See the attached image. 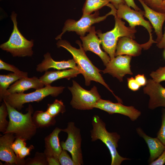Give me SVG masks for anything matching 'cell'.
Listing matches in <instances>:
<instances>
[{"instance_id":"cell-19","label":"cell","mask_w":165,"mask_h":165,"mask_svg":"<svg viewBox=\"0 0 165 165\" xmlns=\"http://www.w3.org/2000/svg\"><path fill=\"white\" fill-rule=\"evenodd\" d=\"M44 86L39 78L35 76L31 78L23 77L9 86L7 90V95L9 94L24 93L31 88L37 90L44 87Z\"/></svg>"},{"instance_id":"cell-32","label":"cell","mask_w":165,"mask_h":165,"mask_svg":"<svg viewBox=\"0 0 165 165\" xmlns=\"http://www.w3.org/2000/svg\"><path fill=\"white\" fill-rule=\"evenodd\" d=\"M58 160L61 165H75V163L66 150L63 149L61 152L59 158Z\"/></svg>"},{"instance_id":"cell-41","label":"cell","mask_w":165,"mask_h":165,"mask_svg":"<svg viewBox=\"0 0 165 165\" xmlns=\"http://www.w3.org/2000/svg\"><path fill=\"white\" fill-rule=\"evenodd\" d=\"M156 46L159 49H165V27L164 32L162 38L160 41L156 44Z\"/></svg>"},{"instance_id":"cell-14","label":"cell","mask_w":165,"mask_h":165,"mask_svg":"<svg viewBox=\"0 0 165 165\" xmlns=\"http://www.w3.org/2000/svg\"><path fill=\"white\" fill-rule=\"evenodd\" d=\"M144 93L149 97L148 107L151 110L159 107L165 108V88L152 79L147 80L143 88Z\"/></svg>"},{"instance_id":"cell-5","label":"cell","mask_w":165,"mask_h":165,"mask_svg":"<svg viewBox=\"0 0 165 165\" xmlns=\"http://www.w3.org/2000/svg\"><path fill=\"white\" fill-rule=\"evenodd\" d=\"M64 88L65 87L62 86H53L48 85L28 94L22 93L9 94L4 97L3 101L20 110L25 103L33 102H38L49 95L57 97L63 92Z\"/></svg>"},{"instance_id":"cell-38","label":"cell","mask_w":165,"mask_h":165,"mask_svg":"<svg viewBox=\"0 0 165 165\" xmlns=\"http://www.w3.org/2000/svg\"><path fill=\"white\" fill-rule=\"evenodd\" d=\"M134 78L141 87L145 86L147 83V80L144 74H138L135 76Z\"/></svg>"},{"instance_id":"cell-15","label":"cell","mask_w":165,"mask_h":165,"mask_svg":"<svg viewBox=\"0 0 165 165\" xmlns=\"http://www.w3.org/2000/svg\"><path fill=\"white\" fill-rule=\"evenodd\" d=\"M86 36H80L82 42V47L86 52L89 51L97 55L101 59L104 65L106 66L111 58L108 54L101 49L100 45L101 41L97 35L94 26L92 27Z\"/></svg>"},{"instance_id":"cell-22","label":"cell","mask_w":165,"mask_h":165,"mask_svg":"<svg viewBox=\"0 0 165 165\" xmlns=\"http://www.w3.org/2000/svg\"><path fill=\"white\" fill-rule=\"evenodd\" d=\"M81 74L79 69L70 68L57 71H47L39 79L45 86L50 85L55 81L61 79H66L68 80L76 77Z\"/></svg>"},{"instance_id":"cell-29","label":"cell","mask_w":165,"mask_h":165,"mask_svg":"<svg viewBox=\"0 0 165 165\" xmlns=\"http://www.w3.org/2000/svg\"><path fill=\"white\" fill-rule=\"evenodd\" d=\"M0 69L9 71L23 77H28V73L20 70L13 65L5 62L0 60Z\"/></svg>"},{"instance_id":"cell-31","label":"cell","mask_w":165,"mask_h":165,"mask_svg":"<svg viewBox=\"0 0 165 165\" xmlns=\"http://www.w3.org/2000/svg\"><path fill=\"white\" fill-rule=\"evenodd\" d=\"M149 7L154 10L161 12L165 13L162 5V0H143Z\"/></svg>"},{"instance_id":"cell-1","label":"cell","mask_w":165,"mask_h":165,"mask_svg":"<svg viewBox=\"0 0 165 165\" xmlns=\"http://www.w3.org/2000/svg\"><path fill=\"white\" fill-rule=\"evenodd\" d=\"M76 43L79 46V49L73 47L69 42L65 40L60 39L57 45L58 48H65L72 55L81 74L84 77L86 86L90 85L92 81L99 83L111 92L118 102H122V100L115 94L106 83L100 73L101 70L95 66L87 57L80 42L77 40Z\"/></svg>"},{"instance_id":"cell-6","label":"cell","mask_w":165,"mask_h":165,"mask_svg":"<svg viewBox=\"0 0 165 165\" xmlns=\"http://www.w3.org/2000/svg\"><path fill=\"white\" fill-rule=\"evenodd\" d=\"M16 16L14 12L12 13L11 18L13 22V30L9 40L1 45L0 48L9 52L14 57L31 56L33 53V40H27L20 33L17 27Z\"/></svg>"},{"instance_id":"cell-26","label":"cell","mask_w":165,"mask_h":165,"mask_svg":"<svg viewBox=\"0 0 165 165\" xmlns=\"http://www.w3.org/2000/svg\"><path fill=\"white\" fill-rule=\"evenodd\" d=\"M66 111L65 106L61 100L55 99L52 104H48L46 111L51 116L55 117L60 113Z\"/></svg>"},{"instance_id":"cell-20","label":"cell","mask_w":165,"mask_h":165,"mask_svg":"<svg viewBox=\"0 0 165 165\" xmlns=\"http://www.w3.org/2000/svg\"><path fill=\"white\" fill-rule=\"evenodd\" d=\"M138 134L145 141L148 146L150 153L149 163L157 159L165 149V145L157 138H152L147 135L140 127L137 128Z\"/></svg>"},{"instance_id":"cell-13","label":"cell","mask_w":165,"mask_h":165,"mask_svg":"<svg viewBox=\"0 0 165 165\" xmlns=\"http://www.w3.org/2000/svg\"><path fill=\"white\" fill-rule=\"evenodd\" d=\"M3 134L0 138V160L8 164L25 165V160L17 157L12 148L15 136L11 133Z\"/></svg>"},{"instance_id":"cell-10","label":"cell","mask_w":165,"mask_h":165,"mask_svg":"<svg viewBox=\"0 0 165 165\" xmlns=\"http://www.w3.org/2000/svg\"><path fill=\"white\" fill-rule=\"evenodd\" d=\"M116 14L119 18L126 20L129 24V27L135 28L136 26H141L144 27L148 31L149 35L148 41L147 42L151 47L154 43H157L153 39L152 32V27L150 22L144 18L145 11H136L131 9L126 3L119 5L116 10Z\"/></svg>"},{"instance_id":"cell-17","label":"cell","mask_w":165,"mask_h":165,"mask_svg":"<svg viewBox=\"0 0 165 165\" xmlns=\"http://www.w3.org/2000/svg\"><path fill=\"white\" fill-rule=\"evenodd\" d=\"M142 5L145 11L144 16L148 18L154 28L157 36L156 44L162 38V27L165 21V13L156 11L147 6L143 0H138Z\"/></svg>"},{"instance_id":"cell-39","label":"cell","mask_w":165,"mask_h":165,"mask_svg":"<svg viewBox=\"0 0 165 165\" xmlns=\"http://www.w3.org/2000/svg\"><path fill=\"white\" fill-rule=\"evenodd\" d=\"M126 4L130 7H132L136 11H139L141 9L136 4L134 0H124Z\"/></svg>"},{"instance_id":"cell-37","label":"cell","mask_w":165,"mask_h":165,"mask_svg":"<svg viewBox=\"0 0 165 165\" xmlns=\"http://www.w3.org/2000/svg\"><path fill=\"white\" fill-rule=\"evenodd\" d=\"M165 163V149L156 160L149 163V165H163Z\"/></svg>"},{"instance_id":"cell-36","label":"cell","mask_w":165,"mask_h":165,"mask_svg":"<svg viewBox=\"0 0 165 165\" xmlns=\"http://www.w3.org/2000/svg\"><path fill=\"white\" fill-rule=\"evenodd\" d=\"M34 148V146L32 145H30L28 147L26 146H24L20 151L18 157L21 159H24L25 156L30 154V152Z\"/></svg>"},{"instance_id":"cell-23","label":"cell","mask_w":165,"mask_h":165,"mask_svg":"<svg viewBox=\"0 0 165 165\" xmlns=\"http://www.w3.org/2000/svg\"><path fill=\"white\" fill-rule=\"evenodd\" d=\"M32 119L37 128L48 127L54 125L56 122L55 117L46 111H35L33 114Z\"/></svg>"},{"instance_id":"cell-11","label":"cell","mask_w":165,"mask_h":165,"mask_svg":"<svg viewBox=\"0 0 165 165\" xmlns=\"http://www.w3.org/2000/svg\"><path fill=\"white\" fill-rule=\"evenodd\" d=\"M132 57L127 55H120L111 59L102 71L103 73L108 74L116 78L120 82L123 81V77L127 74H133L130 63Z\"/></svg>"},{"instance_id":"cell-34","label":"cell","mask_w":165,"mask_h":165,"mask_svg":"<svg viewBox=\"0 0 165 165\" xmlns=\"http://www.w3.org/2000/svg\"><path fill=\"white\" fill-rule=\"evenodd\" d=\"M26 140L20 138H16L12 145V148L15 153L18 157V154L20 150L26 145Z\"/></svg>"},{"instance_id":"cell-7","label":"cell","mask_w":165,"mask_h":165,"mask_svg":"<svg viewBox=\"0 0 165 165\" xmlns=\"http://www.w3.org/2000/svg\"><path fill=\"white\" fill-rule=\"evenodd\" d=\"M107 6L110 8L111 10L105 16H99V13L97 11L93 14L82 15L81 18L77 21L70 19L67 20L62 32L56 37V39H61L62 35L66 31H75L80 36H84L89 32L93 24L104 20L109 15L116 16L117 9L115 6L110 3Z\"/></svg>"},{"instance_id":"cell-12","label":"cell","mask_w":165,"mask_h":165,"mask_svg":"<svg viewBox=\"0 0 165 165\" xmlns=\"http://www.w3.org/2000/svg\"><path fill=\"white\" fill-rule=\"evenodd\" d=\"M120 102L115 103L109 100L101 99L98 101L94 108L104 111L109 114H120L127 116L132 121L138 119L141 115V112L132 106L124 105Z\"/></svg>"},{"instance_id":"cell-30","label":"cell","mask_w":165,"mask_h":165,"mask_svg":"<svg viewBox=\"0 0 165 165\" xmlns=\"http://www.w3.org/2000/svg\"><path fill=\"white\" fill-rule=\"evenodd\" d=\"M150 76L155 82L160 83L165 81V66L159 68L155 71L152 72Z\"/></svg>"},{"instance_id":"cell-9","label":"cell","mask_w":165,"mask_h":165,"mask_svg":"<svg viewBox=\"0 0 165 165\" xmlns=\"http://www.w3.org/2000/svg\"><path fill=\"white\" fill-rule=\"evenodd\" d=\"M62 131L68 135L66 140L61 142L62 149L70 153L75 165L83 164L80 129L75 126L74 122H70L68 123L67 127L62 129Z\"/></svg>"},{"instance_id":"cell-25","label":"cell","mask_w":165,"mask_h":165,"mask_svg":"<svg viewBox=\"0 0 165 165\" xmlns=\"http://www.w3.org/2000/svg\"><path fill=\"white\" fill-rule=\"evenodd\" d=\"M109 0H86L82 8V15L91 14L109 3Z\"/></svg>"},{"instance_id":"cell-18","label":"cell","mask_w":165,"mask_h":165,"mask_svg":"<svg viewBox=\"0 0 165 165\" xmlns=\"http://www.w3.org/2000/svg\"><path fill=\"white\" fill-rule=\"evenodd\" d=\"M44 59L41 63L37 65V71L42 73L49 69L54 68L62 70L67 68L79 69L73 59L67 61H56L52 58L50 54L47 52L44 55Z\"/></svg>"},{"instance_id":"cell-3","label":"cell","mask_w":165,"mask_h":165,"mask_svg":"<svg viewBox=\"0 0 165 165\" xmlns=\"http://www.w3.org/2000/svg\"><path fill=\"white\" fill-rule=\"evenodd\" d=\"M92 125L93 129L90 131L91 141L99 140L106 145L111 156V165H120L123 161L130 160L122 156L118 152V143L120 138L119 134L108 131L105 123L97 115L93 116Z\"/></svg>"},{"instance_id":"cell-16","label":"cell","mask_w":165,"mask_h":165,"mask_svg":"<svg viewBox=\"0 0 165 165\" xmlns=\"http://www.w3.org/2000/svg\"><path fill=\"white\" fill-rule=\"evenodd\" d=\"M142 49H149L146 43L140 44L131 38L123 37L119 39L116 50L115 57L120 55H127L132 57L139 56Z\"/></svg>"},{"instance_id":"cell-35","label":"cell","mask_w":165,"mask_h":165,"mask_svg":"<svg viewBox=\"0 0 165 165\" xmlns=\"http://www.w3.org/2000/svg\"><path fill=\"white\" fill-rule=\"evenodd\" d=\"M127 83L128 88L134 91L138 90L141 87L135 78L132 77L127 78Z\"/></svg>"},{"instance_id":"cell-44","label":"cell","mask_w":165,"mask_h":165,"mask_svg":"<svg viewBox=\"0 0 165 165\" xmlns=\"http://www.w3.org/2000/svg\"><path fill=\"white\" fill-rule=\"evenodd\" d=\"M163 56L164 59L165 60V49H164V51L163 53Z\"/></svg>"},{"instance_id":"cell-24","label":"cell","mask_w":165,"mask_h":165,"mask_svg":"<svg viewBox=\"0 0 165 165\" xmlns=\"http://www.w3.org/2000/svg\"><path fill=\"white\" fill-rule=\"evenodd\" d=\"M23 77L14 73L0 75V100H3L8 94V88L9 85Z\"/></svg>"},{"instance_id":"cell-28","label":"cell","mask_w":165,"mask_h":165,"mask_svg":"<svg viewBox=\"0 0 165 165\" xmlns=\"http://www.w3.org/2000/svg\"><path fill=\"white\" fill-rule=\"evenodd\" d=\"M8 112L6 105L3 101L0 107V131L4 134L7 128L9 122L6 117Z\"/></svg>"},{"instance_id":"cell-43","label":"cell","mask_w":165,"mask_h":165,"mask_svg":"<svg viewBox=\"0 0 165 165\" xmlns=\"http://www.w3.org/2000/svg\"><path fill=\"white\" fill-rule=\"evenodd\" d=\"M162 5L164 10H165V0H162Z\"/></svg>"},{"instance_id":"cell-45","label":"cell","mask_w":165,"mask_h":165,"mask_svg":"<svg viewBox=\"0 0 165 165\" xmlns=\"http://www.w3.org/2000/svg\"></svg>"},{"instance_id":"cell-2","label":"cell","mask_w":165,"mask_h":165,"mask_svg":"<svg viewBox=\"0 0 165 165\" xmlns=\"http://www.w3.org/2000/svg\"><path fill=\"white\" fill-rule=\"evenodd\" d=\"M3 101L6 105L9 119L8 126L4 134L11 133L16 138H22L26 141L31 140L35 134L37 128L32 116L34 111L32 106L29 104L27 113L23 114Z\"/></svg>"},{"instance_id":"cell-40","label":"cell","mask_w":165,"mask_h":165,"mask_svg":"<svg viewBox=\"0 0 165 165\" xmlns=\"http://www.w3.org/2000/svg\"><path fill=\"white\" fill-rule=\"evenodd\" d=\"M48 165H60L58 160L53 157H46Z\"/></svg>"},{"instance_id":"cell-4","label":"cell","mask_w":165,"mask_h":165,"mask_svg":"<svg viewBox=\"0 0 165 165\" xmlns=\"http://www.w3.org/2000/svg\"><path fill=\"white\" fill-rule=\"evenodd\" d=\"M115 24L111 30L102 33L101 31H96L101 41L103 50L109 56L111 59L115 57L116 48L119 38L127 37L135 38V34L137 32L135 28L127 27L125 23L116 15L114 16Z\"/></svg>"},{"instance_id":"cell-27","label":"cell","mask_w":165,"mask_h":165,"mask_svg":"<svg viewBox=\"0 0 165 165\" xmlns=\"http://www.w3.org/2000/svg\"><path fill=\"white\" fill-rule=\"evenodd\" d=\"M26 165H48L46 157L44 153L36 152L35 156L32 158H28L25 160Z\"/></svg>"},{"instance_id":"cell-21","label":"cell","mask_w":165,"mask_h":165,"mask_svg":"<svg viewBox=\"0 0 165 165\" xmlns=\"http://www.w3.org/2000/svg\"><path fill=\"white\" fill-rule=\"evenodd\" d=\"M62 130L56 127L51 133L45 138L44 153L46 157H53L58 160L62 150L59 138V134Z\"/></svg>"},{"instance_id":"cell-42","label":"cell","mask_w":165,"mask_h":165,"mask_svg":"<svg viewBox=\"0 0 165 165\" xmlns=\"http://www.w3.org/2000/svg\"><path fill=\"white\" fill-rule=\"evenodd\" d=\"M111 3L117 9L119 5L126 3L124 0H109Z\"/></svg>"},{"instance_id":"cell-33","label":"cell","mask_w":165,"mask_h":165,"mask_svg":"<svg viewBox=\"0 0 165 165\" xmlns=\"http://www.w3.org/2000/svg\"><path fill=\"white\" fill-rule=\"evenodd\" d=\"M161 117V125L157 133L156 137L165 145V108L162 109Z\"/></svg>"},{"instance_id":"cell-8","label":"cell","mask_w":165,"mask_h":165,"mask_svg":"<svg viewBox=\"0 0 165 165\" xmlns=\"http://www.w3.org/2000/svg\"><path fill=\"white\" fill-rule=\"evenodd\" d=\"M72 85L68 87L72 97L70 102L73 108L79 110L92 109L101 98L97 87L94 86L90 90L82 87L75 81L73 80Z\"/></svg>"}]
</instances>
